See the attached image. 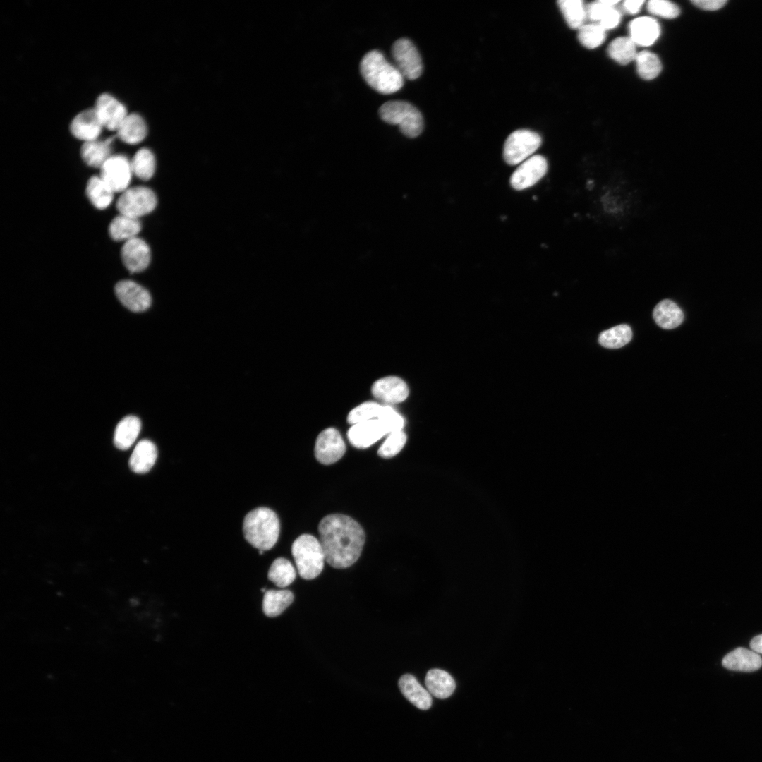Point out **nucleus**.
<instances>
[{
	"label": "nucleus",
	"instance_id": "nucleus-26",
	"mask_svg": "<svg viewBox=\"0 0 762 762\" xmlns=\"http://www.w3.org/2000/svg\"><path fill=\"white\" fill-rule=\"evenodd\" d=\"M141 428V423L138 417L128 416L123 418L116 425L114 443L121 449H128L135 441Z\"/></svg>",
	"mask_w": 762,
	"mask_h": 762
},
{
	"label": "nucleus",
	"instance_id": "nucleus-32",
	"mask_svg": "<svg viewBox=\"0 0 762 762\" xmlns=\"http://www.w3.org/2000/svg\"><path fill=\"white\" fill-rule=\"evenodd\" d=\"M131 164L133 174L144 181L150 179L156 169L155 157L147 148L139 150L131 160Z\"/></svg>",
	"mask_w": 762,
	"mask_h": 762
},
{
	"label": "nucleus",
	"instance_id": "nucleus-6",
	"mask_svg": "<svg viewBox=\"0 0 762 762\" xmlns=\"http://www.w3.org/2000/svg\"><path fill=\"white\" fill-rule=\"evenodd\" d=\"M157 203V196L150 188L137 186L121 193L116 202V209L120 214L139 219L152 212Z\"/></svg>",
	"mask_w": 762,
	"mask_h": 762
},
{
	"label": "nucleus",
	"instance_id": "nucleus-17",
	"mask_svg": "<svg viewBox=\"0 0 762 762\" xmlns=\"http://www.w3.org/2000/svg\"><path fill=\"white\" fill-rule=\"evenodd\" d=\"M102 128L94 108L78 114L70 124L72 135L84 143L97 140Z\"/></svg>",
	"mask_w": 762,
	"mask_h": 762
},
{
	"label": "nucleus",
	"instance_id": "nucleus-45",
	"mask_svg": "<svg viewBox=\"0 0 762 762\" xmlns=\"http://www.w3.org/2000/svg\"><path fill=\"white\" fill-rule=\"evenodd\" d=\"M750 647L754 652L762 653V634L758 635L751 639Z\"/></svg>",
	"mask_w": 762,
	"mask_h": 762
},
{
	"label": "nucleus",
	"instance_id": "nucleus-24",
	"mask_svg": "<svg viewBox=\"0 0 762 762\" xmlns=\"http://www.w3.org/2000/svg\"><path fill=\"white\" fill-rule=\"evenodd\" d=\"M116 131L123 142L134 145L146 137L147 126L140 115L128 114Z\"/></svg>",
	"mask_w": 762,
	"mask_h": 762
},
{
	"label": "nucleus",
	"instance_id": "nucleus-29",
	"mask_svg": "<svg viewBox=\"0 0 762 762\" xmlns=\"http://www.w3.org/2000/svg\"><path fill=\"white\" fill-rule=\"evenodd\" d=\"M114 193L100 176H92L87 181L86 195L97 209L107 208L113 200Z\"/></svg>",
	"mask_w": 762,
	"mask_h": 762
},
{
	"label": "nucleus",
	"instance_id": "nucleus-43",
	"mask_svg": "<svg viewBox=\"0 0 762 762\" xmlns=\"http://www.w3.org/2000/svg\"><path fill=\"white\" fill-rule=\"evenodd\" d=\"M727 1L726 0H694L691 3L696 7L708 11H715L722 8Z\"/></svg>",
	"mask_w": 762,
	"mask_h": 762
},
{
	"label": "nucleus",
	"instance_id": "nucleus-40",
	"mask_svg": "<svg viewBox=\"0 0 762 762\" xmlns=\"http://www.w3.org/2000/svg\"><path fill=\"white\" fill-rule=\"evenodd\" d=\"M383 424L387 434L401 430L404 420L392 407L384 406L380 416L377 418Z\"/></svg>",
	"mask_w": 762,
	"mask_h": 762
},
{
	"label": "nucleus",
	"instance_id": "nucleus-5",
	"mask_svg": "<svg viewBox=\"0 0 762 762\" xmlns=\"http://www.w3.org/2000/svg\"><path fill=\"white\" fill-rule=\"evenodd\" d=\"M379 114L384 121L397 125L402 133L409 138H416L423 131V116L415 106L408 102H387L380 107Z\"/></svg>",
	"mask_w": 762,
	"mask_h": 762
},
{
	"label": "nucleus",
	"instance_id": "nucleus-10",
	"mask_svg": "<svg viewBox=\"0 0 762 762\" xmlns=\"http://www.w3.org/2000/svg\"><path fill=\"white\" fill-rule=\"evenodd\" d=\"M345 451L346 446L343 438L335 428L325 429L316 439L315 456L322 464L335 463L343 456Z\"/></svg>",
	"mask_w": 762,
	"mask_h": 762
},
{
	"label": "nucleus",
	"instance_id": "nucleus-34",
	"mask_svg": "<svg viewBox=\"0 0 762 762\" xmlns=\"http://www.w3.org/2000/svg\"><path fill=\"white\" fill-rule=\"evenodd\" d=\"M632 338L629 326L619 325L602 332L598 337L600 344L607 349H619L628 344Z\"/></svg>",
	"mask_w": 762,
	"mask_h": 762
},
{
	"label": "nucleus",
	"instance_id": "nucleus-23",
	"mask_svg": "<svg viewBox=\"0 0 762 762\" xmlns=\"http://www.w3.org/2000/svg\"><path fill=\"white\" fill-rule=\"evenodd\" d=\"M113 140V138H109L104 140L97 139L85 142L80 149L84 162L90 167L100 168L111 156V144Z\"/></svg>",
	"mask_w": 762,
	"mask_h": 762
},
{
	"label": "nucleus",
	"instance_id": "nucleus-13",
	"mask_svg": "<svg viewBox=\"0 0 762 762\" xmlns=\"http://www.w3.org/2000/svg\"><path fill=\"white\" fill-rule=\"evenodd\" d=\"M94 109L102 126L110 131H116L128 115L125 106L107 93L98 97Z\"/></svg>",
	"mask_w": 762,
	"mask_h": 762
},
{
	"label": "nucleus",
	"instance_id": "nucleus-3",
	"mask_svg": "<svg viewBox=\"0 0 762 762\" xmlns=\"http://www.w3.org/2000/svg\"><path fill=\"white\" fill-rule=\"evenodd\" d=\"M279 521L276 513L267 507H258L245 516L243 531L246 540L259 550H268L277 543Z\"/></svg>",
	"mask_w": 762,
	"mask_h": 762
},
{
	"label": "nucleus",
	"instance_id": "nucleus-42",
	"mask_svg": "<svg viewBox=\"0 0 762 762\" xmlns=\"http://www.w3.org/2000/svg\"><path fill=\"white\" fill-rule=\"evenodd\" d=\"M621 20V13L615 7L610 8L598 24L605 30L615 28L618 25Z\"/></svg>",
	"mask_w": 762,
	"mask_h": 762
},
{
	"label": "nucleus",
	"instance_id": "nucleus-39",
	"mask_svg": "<svg viewBox=\"0 0 762 762\" xmlns=\"http://www.w3.org/2000/svg\"><path fill=\"white\" fill-rule=\"evenodd\" d=\"M647 9L651 14L665 18H675L680 13L677 5L666 0H651L647 4Z\"/></svg>",
	"mask_w": 762,
	"mask_h": 762
},
{
	"label": "nucleus",
	"instance_id": "nucleus-27",
	"mask_svg": "<svg viewBox=\"0 0 762 762\" xmlns=\"http://www.w3.org/2000/svg\"><path fill=\"white\" fill-rule=\"evenodd\" d=\"M289 590H268L264 593L262 610L265 615L274 617L282 614L293 602Z\"/></svg>",
	"mask_w": 762,
	"mask_h": 762
},
{
	"label": "nucleus",
	"instance_id": "nucleus-4",
	"mask_svg": "<svg viewBox=\"0 0 762 762\" xmlns=\"http://www.w3.org/2000/svg\"><path fill=\"white\" fill-rule=\"evenodd\" d=\"M291 552L303 579H313L322 572L325 556L320 542L313 536L303 534L298 537L292 544Z\"/></svg>",
	"mask_w": 762,
	"mask_h": 762
},
{
	"label": "nucleus",
	"instance_id": "nucleus-25",
	"mask_svg": "<svg viewBox=\"0 0 762 762\" xmlns=\"http://www.w3.org/2000/svg\"><path fill=\"white\" fill-rule=\"evenodd\" d=\"M653 316L656 324L661 328L670 329L680 325L684 320L681 308L673 301L665 299L655 307Z\"/></svg>",
	"mask_w": 762,
	"mask_h": 762
},
{
	"label": "nucleus",
	"instance_id": "nucleus-2",
	"mask_svg": "<svg viewBox=\"0 0 762 762\" xmlns=\"http://www.w3.org/2000/svg\"><path fill=\"white\" fill-rule=\"evenodd\" d=\"M360 70L366 83L381 94H392L403 87V75L378 50H372L363 57Z\"/></svg>",
	"mask_w": 762,
	"mask_h": 762
},
{
	"label": "nucleus",
	"instance_id": "nucleus-19",
	"mask_svg": "<svg viewBox=\"0 0 762 762\" xmlns=\"http://www.w3.org/2000/svg\"><path fill=\"white\" fill-rule=\"evenodd\" d=\"M722 664L730 670L754 672L761 667L762 658L754 651L737 648L723 658Z\"/></svg>",
	"mask_w": 762,
	"mask_h": 762
},
{
	"label": "nucleus",
	"instance_id": "nucleus-15",
	"mask_svg": "<svg viewBox=\"0 0 762 762\" xmlns=\"http://www.w3.org/2000/svg\"><path fill=\"white\" fill-rule=\"evenodd\" d=\"M121 253L123 265L132 273L145 270L150 262L151 252L149 246L145 241L137 237L126 241Z\"/></svg>",
	"mask_w": 762,
	"mask_h": 762
},
{
	"label": "nucleus",
	"instance_id": "nucleus-41",
	"mask_svg": "<svg viewBox=\"0 0 762 762\" xmlns=\"http://www.w3.org/2000/svg\"><path fill=\"white\" fill-rule=\"evenodd\" d=\"M619 3V1L600 0L586 6V17L591 21L599 23L606 12Z\"/></svg>",
	"mask_w": 762,
	"mask_h": 762
},
{
	"label": "nucleus",
	"instance_id": "nucleus-9",
	"mask_svg": "<svg viewBox=\"0 0 762 762\" xmlns=\"http://www.w3.org/2000/svg\"><path fill=\"white\" fill-rule=\"evenodd\" d=\"M133 175L131 161L121 155H111L100 167L101 179L114 193H123Z\"/></svg>",
	"mask_w": 762,
	"mask_h": 762
},
{
	"label": "nucleus",
	"instance_id": "nucleus-8",
	"mask_svg": "<svg viewBox=\"0 0 762 762\" xmlns=\"http://www.w3.org/2000/svg\"><path fill=\"white\" fill-rule=\"evenodd\" d=\"M395 66L404 78L415 80L423 72L421 55L414 44L407 38H400L392 47Z\"/></svg>",
	"mask_w": 762,
	"mask_h": 762
},
{
	"label": "nucleus",
	"instance_id": "nucleus-1",
	"mask_svg": "<svg viewBox=\"0 0 762 762\" xmlns=\"http://www.w3.org/2000/svg\"><path fill=\"white\" fill-rule=\"evenodd\" d=\"M318 531L325 561L330 566L347 568L358 560L365 535L356 521L344 514H329L320 521Z\"/></svg>",
	"mask_w": 762,
	"mask_h": 762
},
{
	"label": "nucleus",
	"instance_id": "nucleus-20",
	"mask_svg": "<svg viewBox=\"0 0 762 762\" xmlns=\"http://www.w3.org/2000/svg\"><path fill=\"white\" fill-rule=\"evenodd\" d=\"M399 687L406 699L421 710H428L432 706V697L416 677L410 674L402 675L399 680Z\"/></svg>",
	"mask_w": 762,
	"mask_h": 762
},
{
	"label": "nucleus",
	"instance_id": "nucleus-7",
	"mask_svg": "<svg viewBox=\"0 0 762 762\" xmlns=\"http://www.w3.org/2000/svg\"><path fill=\"white\" fill-rule=\"evenodd\" d=\"M540 144L541 138L538 133L527 129L516 130L504 143V159L510 165L522 163L531 157Z\"/></svg>",
	"mask_w": 762,
	"mask_h": 762
},
{
	"label": "nucleus",
	"instance_id": "nucleus-18",
	"mask_svg": "<svg viewBox=\"0 0 762 762\" xmlns=\"http://www.w3.org/2000/svg\"><path fill=\"white\" fill-rule=\"evenodd\" d=\"M629 37L636 45L647 47L653 44L660 34L658 21L651 17L637 18L629 25Z\"/></svg>",
	"mask_w": 762,
	"mask_h": 762
},
{
	"label": "nucleus",
	"instance_id": "nucleus-44",
	"mask_svg": "<svg viewBox=\"0 0 762 762\" xmlns=\"http://www.w3.org/2000/svg\"><path fill=\"white\" fill-rule=\"evenodd\" d=\"M643 4L644 1L642 0H627L624 1L622 6L627 13L636 14L639 12Z\"/></svg>",
	"mask_w": 762,
	"mask_h": 762
},
{
	"label": "nucleus",
	"instance_id": "nucleus-12",
	"mask_svg": "<svg viewBox=\"0 0 762 762\" xmlns=\"http://www.w3.org/2000/svg\"><path fill=\"white\" fill-rule=\"evenodd\" d=\"M115 293L121 303L135 313L145 311L152 303L149 291L131 280L119 282L115 286Z\"/></svg>",
	"mask_w": 762,
	"mask_h": 762
},
{
	"label": "nucleus",
	"instance_id": "nucleus-36",
	"mask_svg": "<svg viewBox=\"0 0 762 762\" xmlns=\"http://www.w3.org/2000/svg\"><path fill=\"white\" fill-rule=\"evenodd\" d=\"M578 30L579 41L588 49L599 47L605 40L606 30L598 23L584 24Z\"/></svg>",
	"mask_w": 762,
	"mask_h": 762
},
{
	"label": "nucleus",
	"instance_id": "nucleus-21",
	"mask_svg": "<svg viewBox=\"0 0 762 762\" xmlns=\"http://www.w3.org/2000/svg\"><path fill=\"white\" fill-rule=\"evenodd\" d=\"M157 456L155 445L148 440H143L134 448L129 459V466L135 473H145L152 468Z\"/></svg>",
	"mask_w": 762,
	"mask_h": 762
},
{
	"label": "nucleus",
	"instance_id": "nucleus-37",
	"mask_svg": "<svg viewBox=\"0 0 762 762\" xmlns=\"http://www.w3.org/2000/svg\"><path fill=\"white\" fill-rule=\"evenodd\" d=\"M383 405L374 401H365L353 409L348 414L347 422L356 424L372 419L378 418L382 411Z\"/></svg>",
	"mask_w": 762,
	"mask_h": 762
},
{
	"label": "nucleus",
	"instance_id": "nucleus-35",
	"mask_svg": "<svg viewBox=\"0 0 762 762\" xmlns=\"http://www.w3.org/2000/svg\"><path fill=\"white\" fill-rule=\"evenodd\" d=\"M639 76L644 80L655 78L662 70V64L658 56L649 51L637 53L635 60Z\"/></svg>",
	"mask_w": 762,
	"mask_h": 762
},
{
	"label": "nucleus",
	"instance_id": "nucleus-11",
	"mask_svg": "<svg viewBox=\"0 0 762 762\" xmlns=\"http://www.w3.org/2000/svg\"><path fill=\"white\" fill-rule=\"evenodd\" d=\"M548 169V162L541 155L531 156L523 162L514 171L511 178V186L516 190H523L536 184Z\"/></svg>",
	"mask_w": 762,
	"mask_h": 762
},
{
	"label": "nucleus",
	"instance_id": "nucleus-31",
	"mask_svg": "<svg viewBox=\"0 0 762 762\" xmlns=\"http://www.w3.org/2000/svg\"><path fill=\"white\" fill-rule=\"evenodd\" d=\"M267 576L269 580L277 586L285 588L294 581L296 572L290 561L279 557L271 564Z\"/></svg>",
	"mask_w": 762,
	"mask_h": 762
},
{
	"label": "nucleus",
	"instance_id": "nucleus-28",
	"mask_svg": "<svg viewBox=\"0 0 762 762\" xmlns=\"http://www.w3.org/2000/svg\"><path fill=\"white\" fill-rule=\"evenodd\" d=\"M141 229L138 219L119 214L112 219L109 226V233L115 241H128L135 238Z\"/></svg>",
	"mask_w": 762,
	"mask_h": 762
},
{
	"label": "nucleus",
	"instance_id": "nucleus-30",
	"mask_svg": "<svg viewBox=\"0 0 762 762\" xmlns=\"http://www.w3.org/2000/svg\"><path fill=\"white\" fill-rule=\"evenodd\" d=\"M636 45L629 37H620L612 40L607 47L610 58L621 65H627L635 60Z\"/></svg>",
	"mask_w": 762,
	"mask_h": 762
},
{
	"label": "nucleus",
	"instance_id": "nucleus-33",
	"mask_svg": "<svg viewBox=\"0 0 762 762\" xmlns=\"http://www.w3.org/2000/svg\"><path fill=\"white\" fill-rule=\"evenodd\" d=\"M559 8L567 23L572 29H579L584 25L586 8L581 0H560Z\"/></svg>",
	"mask_w": 762,
	"mask_h": 762
},
{
	"label": "nucleus",
	"instance_id": "nucleus-22",
	"mask_svg": "<svg viewBox=\"0 0 762 762\" xmlns=\"http://www.w3.org/2000/svg\"><path fill=\"white\" fill-rule=\"evenodd\" d=\"M425 684L429 693L440 699L449 697L456 687L453 677L440 669L430 670L426 674Z\"/></svg>",
	"mask_w": 762,
	"mask_h": 762
},
{
	"label": "nucleus",
	"instance_id": "nucleus-38",
	"mask_svg": "<svg viewBox=\"0 0 762 762\" xmlns=\"http://www.w3.org/2000/svg\"><path fill=\"white\" fill-rule=\"evenodd\" d=\"M406 442V435L402 430L392 433L380 447L377 454L382 458H391L402 449Z\"/></svg>",
	"mask_w": 762,
	"mask_h": 762
},
{
	"label": "nucleus",
	"instance_id": "nucleus-14",
	"mask_svg": "<svg viewBox=\"0 0 762 762\" xmlns=\"http://www.w3.org/2000/svg\"><path fill=\"white\" fill-rule=\"evenodd\" d=\"M385 435V428L377 418L354 424L347 432L349 442L358 449L369 447Z\"/></svg>",
	"mask_w": 762,
	"mask_h": 762
},
{
	"label": "nucleus",
	"instance_id": "nucleus-16",
	"mask_svg": "<svg viewBox=\"0 0 762 762\" xmlns=\"http://www.w3.org/2000/svg\"><path fill=\"white\" fill-rule=\"evenodd\" d=\"M371 391L375 398L387 404L400 403L409 395L405 382L395 376L377 380L373 383Z\"/></svg>",
	"mask_w": 762,
	"mask_h": 762
}]
</instances>
